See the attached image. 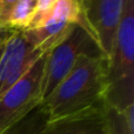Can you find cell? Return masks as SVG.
Wrapping results in <instances>:
<instances>
[{
  "instance_id": "8",
  "label": "cell",
  "mask_w": 134,
  "mask_h": 134,
  "mask_svg": "<svg viewBox=\"0 0 134 134\" xmlns=\"http://www.w3.org/2000/svg\"><path fill=\"white\" fill-rule=\"evenodd\" d=\"M40 134H109L105 102L49 120Z\"/></svg>"
},
{
  "instance_id": "13",
  "label": "cell",
  "mask_w": 134,
  "mask_h": 134,
  "mask_svg": "<svg viewBox=\"0 0 134 134\" xmlns=\"http://www.w3.org/2000/svg\"><path fill=\"white\" fill-rule=\"evenodd\" d=\"M1 31H4V30H1Z\"/></svg>"
},
{
  "instance_id": "2",
  "label": "cell",
  "mask_w": 134,
  "mask_h": 134,
  "mask_svg": "<svg viewBox=\"0 0 134 134\" xmlns=\"http://www.w3.org/2000/svg\"><path fill=\"white\" fill-rule=\"evenodd\" d=\"M104 101L118 112L134 104V0H125L115 41L107 58Z\"/></svg>"
},
{
  "instance_id": "3",
  "label": "cell",
  "mask_w": 134,
  "mask_h": 134,
  "mask_svg": "<svg viewBox=\"0 0 134 134\" xmlns=\"http://www.w3.org/2000/svg\"><path fill=\"white\" fill-rule=\"evenodd\" d=\"M81 55L91 58L106 57L94 38L83 27L74 24L66 37L46 53L42 79V101L69 73Z\"/></svg>"
},
{
  "instance_id": "10",
  "label": "cell",
  "mask_w": 134,
  "mask_h": 134,
  "mask_svg": "<svg viewBox=\"0 0 134 134\" xmlns=\"http://www.w3.org/2000/svg\"><path fill=\"white\" fill-rule=\"evenodd\" d=\"M54 5H55V0H38L34 13L25 31L39 30L46 25L53 14Z\"/></svg>"
},
{
  "instance_id": "9",
  "label": "cell",
  "mask_w": 134,
  "mask_h": 134,
  "mask_svg": "<svg viewBox=\"0 0 134 134\" xmlns=\"http://www.w3.org/2000/svg\"><path fill=\"white\" fill-rule=\"evenodd\" d=\"M48 121V112L41 102L19 121L1 131L0 134H40Z\"/></svg>"
},
{
  "instance_id": "11",
  "label": "cell",
  "mask_w": 134,
  "mask_h": 134,
  "mask_svg": "<svg viewBox=\"0 0 134 134\" xmlns=\"http://www.w3.org/2000/svg\"><path fill=\"white\" fill-rule=\"evenodd\" d=\"M6 39H7V37H5V38H2V39H0V58H1L2 52H4V48H5V42H6Z\"/></svg>"
},
{
  "instance_id": "4",
  "label": "cell",
  "mask_w": 134,
  "mask_h": 134,
  "mask_svg": "<svg viewBox=\"0 0 134 134\" xmlns=\"http://www.w3.org/2000/svg\"><path fill=\"white\" fill-rule=\"evenodd\" d=\"M46 53L0 97V132L42 102V79Z\"/></svg>"
},
{
  "instance_id": "7",
  "label": "cell",
  "mask_w": 134,
  "mask_h": 134,
  "mask_svg": "<svg viewBox=\"0 0 134 134\" xmlns=\"http://www.w3.org/2000/svg\"><path fill=\"white\" fill-rule=\"evenodd\" d=\"M25 38L23 31H13L7 37L0 58V97L11 88L42 55Z\"/></svg>"
},
{
  "instance_id": "1",
  "label": "cell",
  "mask_w": 134,
  "mask_h": 134,
  "mask_svg": "<svg viewBox=\"0 0 134 134\" xmlns=\"http://www.w3.org/2000/svg\"><path fill=\"white\" fill-rule=\"evenodd\" d=\"M106 73V57H79L69 73L42 101L48 112L49 120L105 102Z\"/></svg>"
},
{
  "instance_id": "5",
  "label": "cell",
  "mask_w": 134,
  "mask_h": 134,
  "mask_svg": "<svg viewBox=\"0 0 134 134\" xmlns=\"http://www.w3.org/2000/svg\"><path fill=\"white\" fill-rule=\"evenodd\" d=\"M81 2L91 34L108 58L119 30L125 0H81Z\"/></svg>"
},
{
  "instance_id": "6",
  "label": "cell",
  "mask_w": 134,
  "mask_h": 134,
  "mask_svg": "<svg viewBox=\"0 0 134 134\" xmlns=\"http://www.w3.org/2000/svg\"><path fill=\"white\" fill-rule=\"evenodd\" d=\"M82 15L81 0H55L53 14L39 30L23 31L25 38L42 53H47L60 42Z\"/></svg>"
},
{
  "instance_id": "12",
  "label": "cell",
  "mask_w": 134,
  "mask_h": 134,
  "mask_svg": "<svg viewBox=\"0 0 134 134\" xmlns=\"http://www.w3.org/2000/svg\"><path fill=\"white\" fill-rule=\"evenodd\" d=\"M11 33H12L11 31H1L0 30V39H2V38H5V37H8Z\"/></svg>"
}]
</instances>
